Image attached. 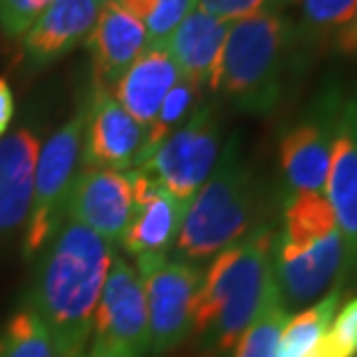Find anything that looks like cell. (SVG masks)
<instances>
[{
  "mask_svg": "<svg viewBox=\"0 0 357 357\" xmlns=\"http://www.w3.org/2000/svg\"><path fill=\"white\" fill-rule=\"evenodd\" d=\"M113 245L102 235L65 219L40 249L26 309L40 318L60 357H83Z\"/></svg>",
  "mask_w": 357,
  "mask_h": 357,
  "instance_id": "6da1fadb",
  "label": "cell"
},
{
  "mask_svg": "<svg viewBox=\"0 0 357 357\" xmlns=\"http://www.w3.org/2000/svg\"><path fill=\"white\" fill-rule=\"evenodd\" d=\"M275 231L270 224H256L203 275L192 332L205 353L231 351L256 318L272 281Z\"/></svg>",
  "mask_w": 357,
  "mask_h": 357,
  "instance_id": "7a4b0ae2",
  "label": "cell"
},
{
  "mask_svg": "<svg viewBox=\"0 0 357 357\" xmlns=\"http://www.w3.org/2000/svg\"><path fill=\"white\" fill-rule=\"evenodd\" d=\"M344 277V240L323 194L288 196L275 231L272 279L286 311L321 300Z\"/></svg>",
  "mask_w": 357,
  "mask_h": 357,
  "instance_id": "3957f363",
  "label": "cell"
},
{
  "mask_svg": "<svg viewBox=\"0 0 357 357\" xmlns=\"http://www.w3.org/2000/svg\"><path fill=\"white\" fill-rule=\"evenodd\" d=\"M295 56L293 17L288 12H263L235 21L212 90L242 113L270 116L281 102L286 72Z\"/></svg>",
  "mask_w": 357,
  "mask_h": 357,
  "instance_id": "277c9868",
  "label": "cell"
},
{
  "mask_svg": "<svg viewBox=\"0 0 357 357\" xmlns=\"http://www.w3.org/2000/svg\"><path fill=\"white\" fill-rule=\"evenodd\" d=\"M256 226V185L231 136L210 178L187 205L176 238V258L199 265L240 242Z\"/></svg>",
  "mask_w": 357,
  "mask_h": 357,
  "instance_id": "5b68a950",
  "label": "cell"
},
{
  "mask_svg": "<svg viewBox=\"0 0 357 357\" xmlns=\"http://www.w3.org/2000/svg\"><path fill=\"white\" fill-rule=\"evenodd\" d=\"M88 102L60 125L40 148L35 164L33 208L24 231V256L33 258L65 222L74 180L83 166V136H86Z\"/></svg>",
  "mask_w": 357,
  "mask_h": 357,
  "instance_id": "8992f818",
  "label": "cell"
},
{
  "mask_svg": "<svg viewBox=\"0 0 357 357\" xmlns=\"http://www.w3.org/2000/svg\"><path fill=\"white\" fill-rule=\"evenodd\" d=\"M136 275L146 295L150 353H169L192 334L203 270L176 256L143 254L136 256Z\"/></svg>",
  "mask_w": 357,
  "mask_h": 357,
  "instance_id": "52a82bcc",
  "label": "cell"
},
{
  "mask_svg": "<svg viewBox=\"0 0 357 357\" xmlns=\"http://www.w3.org/2000/svg\"><path fill=\"white\" fill-rule=\"evenodd\" d=\"M222 153V123L215 102H199L185 123L159 143L139 169L187 203L205 185Z\"/></svg>",
  "mask_w": 357,
  "mask_h": 357,
  "instance_id": "ba28073f",
  "label": "cell"
},
{
  "mask_svg": "<svg viewBox=\"0 0 357 357\" xmlns=\"http://www.w3.org/2000/svg\"><path fill=\"white\" fill-rule=\"evenodd\" d=\"M148 351V309L139 275L125 258L113 256L83 357H146Z\"/></svg>",
  "mask_w": 357,
  "mask_h": 357,
  "instance_id": "9c48e42d",
  "label": "cell"
},
{
  "mask_svg": "<svg viewBox=\"0 0 357 357\" xmlns=\"http://www.w3.org/2000/svg\"><path fill=\"white\" fill-rule=\"evenodd\" d=\"M344 95L330 88L318 97L279 143V166L288 194H323L328 180L332 143Z\"/></svg>",
  "mask_w": 357,
  "mask_h": 357,
  "instance_id": "30bf717a",
  "label": "cell"
},
{
  "mask_svg": "<svg viewBox=\"0 0 357 357\" xmlns=\"http://www.w3.org/2000/svg\"><path fill=\"white\" fill-rule=\"evenodd\" d=\"M136 215L132 171H113L100 166H81L74 180L65 219L102 235L116 245L123 240Z\"/></svg>",
  "mask_w": 357,
  "mask_h": 357,
  "instance_id": "8fae6325",
  "label": "cell"
},
{
  "mask_svg": "<svg viewBox=\"0 0 357 357\" xmlns=\"http://www.w3.org/2000/svg\"><path fill=\"white\" fill-rule=\"evenodd\" d=\"M86 136H83V164L113 171H136L143 162L148 143V127L129 116L106 90H95L88 97Z\"/></svg>",
  "mask_w": 357,
  "mask_h": 357,
  "instance_id": "7c38bea8",
  "label": "cell"
},
{
  "mask_svg": "<svg viewBox=\"0 0 357 357\" xmlns=\"http://www.w3.org/2000/svg\"><path fill=\"white\" fill-rule=\"evenodd\" d=\"M323 196L344 240L341 284H346L357 270V97H344L341 104Z\"/></svg>",
  "mask_w": 357,
  "mask_h": 357,
  "instance_id": "4fadbf2b",
  "label": "cell"
},
{
  "mask_svg": "<svg viewBox=\"0 0 357 357\" xmlns=\"http://www.w3.org/2000/svg\"><path fill=\"white\" fill-rule=\"evenodd\" d=\"M106 3L109 0H53L21 42L28 70L40 72L86 42Z\"/></svg>",
  "mask_w": 357,
  "mask_h": 357,
  "instance_id": "5bb4252c",
  "label": "cell"
},
{
  "mask_svg": "<svg viewBox=\"0 0 357 357\" xmlns=\"http://www.w3.org/2000/svg\"><path fill=\"white\" fill-rule=\"evenodd\" d=\"M40 148V136L28 127L0 139V247L26 231Z\"/></svg>",
  "mask_w": 357,
  "mask_h": 357,
  "instance_id": "9a60e30c",
  "label": "cell"
},
{
  "mask_svg": "<svg viewBox=\"0 0 357 357\" xmlns=\"http://www.w3.org/2000/svg\"><path fill=\"white\" fill-rule=\"evenodd\" d=\"M86 49L93 60V88L111 93L134 60L148 49V35L139 19L116 0H109L90 30Z\"/></svg>",
  "mask_w": 357,
  "mask_h": 357,
  "instance_id": "2e32d148",
  "label": "cell"
},
{
  "mask_svg": "<svg viewBox=\"0 0 357 357\" xmlns=\"http://www.w3.org/2000/svg\"><path fill=\"white\" fill-rule=\"evenodd\" d=\"M229 28L231 24L210 17L196 7L162 47L171 53L182 79L192 81L199 90H212Z\"/></svg>",
  "mask_w": 357,
  "mask_h": 357,
  "instance_id": "e0dca14e",
  "label": "cell"
},
{
  "mask_svg": "<svg viewBox=\"0 0 357 357\" xmlns=\"http://www.w3.org/2000/svg\"><path fill=\"white\" fill-rule=\"evenodd\" d=\"M178 79L180 72L171 53L164 47H148L116 83L111 95L136 123L150 127Z\"/></svg>",
  "mask_w": 357,
  "mask_h": 357,
  "instance_id": "ac0fdd59",
  "label": "cell"
},
{
  "mask_svg": "<svg viewBox=\"0 0 357 357\" xmlns=\"http://www.w3.org/2000/svg\"><path fill=\"white\" fill-rule=\"evenodd\" d=\"M187 203L159 187L150 199L136 208V215L125 231L120 245L127 254H166L176 245L182 219H185Z\"/></svg>",
  "mask_w": 357,
  "mask_h": 357,
  "instance_id": "d6986e66",
  "label": "cell"
},
{
  "mask_svg": "<svg viewBox=\"0 0 357 357\" xmlns=\"http://www.w3.org/2000/svg\"><path fill=\"white\" fill-rule=\"evenodd\" d=\"M346 288L344 284H334L321 300L300 311L298 316H291L281 330L277 357H314L318 344L328 332L334 314L341 307Z\"/></svg>",
  "mask_w": 357,
  "mask_h": 357,
  "instance_id": "ffe728a7",
  "label": "cell"
},
{
  "mask_svg": "<svg viewBox=\"0 0 357 357\" xmlns=\"http://www.w3.org/2000/svg\"><path fill=\"white\" fill-rule=\"evenodd\" d=\"M298 7V19H293L295 53L311 51L332 37L353 19L357 0H291L288 10Z\"/></svg>",
  "mask_w": 357,
  "mask_h": 357,
  "instance_id": "44dd1931",
  "label": "cell"
},
{
  "mask_svg": "<svg viewBox=\"0 0 357 357\" xmlns=\"http://www.w3.org/2000/svg\"><path fill=\"white\" fill-rule=\"evenodd\" d=\"M288 318H291V311H286V307L281 305L275 279H272L256 318L238 341L235 357H277L279 337Z\"/></svg>",
  "mask_w": 357,
  "mask_h": 357,
  "instance_id": "7402d4cb",
  "label": "cell"
},
{
  "mask_svg": "<svg viewBox=\"0 0 357 357\" xmlns=\"http://www.w3.org/2000/svg\"><path fill=\"white\" fill-rule=\"evenodd\" d=\"M116 3L143 24L148 47H162L187 14L196 10V0H116Z\"/></svg>",
  "mask_w": 357,
  "mask_h": 357,
  "instance_id": "603a6c76",
  "label": "cell"
},
{
  "mask_svg": "<svg viewBox=\"0 0 357 357\" xmlns=\"http://www.w3.org/2000/svg\"><path fill=\"white\" fill-rule=\"evenodd\" d=\"M0 357H60L51 334L30 309L12 316L0 337Z\"/></svg>",
  "mask_w": 357,
  "mask_h": 357,
  "instance_id": "cb8c5ba5",
  "label": "cell"
},
{
  "mask_svg": "<svg viewBox=\"0 0 357 357\" xmlns=\"http://www.w3.org/2000/svg\"><path fill=\"white\" fill-rule=\"evenodd\" d=\"M199 95H201V90L196 88L192 81H187L182 77L176 81V86L166 95L157 118L153 120V125L148 127V143H146V153H143V162L155 153L157 146L166 136H171L189 116H192V111L196 109V104H199Z\"/></svg>",
  "mask_w": 357,
  "mask_h": 357,
  "instance_id": "d4e9b609",
  "label": "cell"
},
{
  "mask_svg": "<svg viewBox=\"0 0 357 357\" xmlns=\"http://www.w3.org/2000/svg\"><path fill=\"white\" fill-rule=\"evenodd\" d=\"M314 357H357V295L341 302Z\"/></svg>",
  "mask_w": 357,
  "mask_h": 357,
  "instance_id": "484cf974",
  "label": "cell"
},
{
  "mask_svg": "<svg viewBox=\"0 0 357 357\" xmlns=\"http://www.w3.org/2000/svg\"><path fill=\"white\" fill-rule=\"evenodd\" d=\"M53 0H0V37L21 44Z\"/></svg>",
  "mask_w": 357,
  "mask_h": 357,
  "instance_id": "4316f807",
  "label": "cell"
},
{
  "mask_svg": "<svg viewBox=\"0 0 357 357\" xmlns=\"http://www.w3.org/2000/svg\"><path fill=\"white\" fill-rule=\"evenodd\" d=\"M277 3L279 0H196V7L219 21L235 24L263 12H279Z\"/></svg>",
  "mask_w": 357,
  "mask_h": 357,
  "instance_id": "83f0119b",
  "label": "cell"
},
{
  "mask_svg": "<svg viewBox=\"0 0 357 357\" xmlns=\"http://www.w3.org/2000/svg\"><path fill=\"white\" fill-rule=\"evenodd\" d=\"M332 49L341 56H357V12L353 19L332 37Z\"/></svg>",
  "mask_w": 357,
  "mask_h": 357,
  "instance_id": "f1b7e54d",
  "label": "cell"
},
{
  "mask_svg": "<svg viewBox=\"0 0 357 357\" xmlns=\"http://www.w3.org/2000/svg\"><path fill=\"white\" fill-rule=\"evenodd\" d=\"M12 118H14V93L10 88V83L5 79H0V139L5 136Z\"/></svg>",
  "mask_w": 357,
  "mask_h": 357,
  "instance_id": "f546056e",
  "label": "cell"
},
{
  "mask_svg": "<svg viewBox=\"0 0 357 357\" xmlns=\"http://www.w3.org/2000/svg\"><path fill=\"white\" fill-rule=\"evenodd\" d=\"M348 286H351V288H355V291H357V270L353 272L351 277H348V281H346V284H344V288H348Z\"/></svg>",
  "mask_w": 357,
  "mask_h": 357,
  "instance_id": "4dcf8cb0",
  "label": "cell"
}]
</instances>
